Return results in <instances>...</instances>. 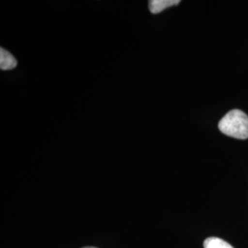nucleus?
Segmentation results:
<instances>
[{"instance_id": "f257e3e1", "label": "nucleus", "mask_w": 248, "mask_h": 248, "mask_svg": "<svg viewBox=\"0 0 248 248\" xmlns=\"http://www.w3.org/2000/svg\"><path fill=\"white\" fill-rule=\"evenodd\" d=\"M218 127L227 136L241 140L248 138V116L240 109H232L225 114Z\"/></svg>"}, {"instance_id": "f03ea898", "label": "nucleus", "mask_w": 248, "mask_h": 248, "mask_svg": "<svg viewBox=\"0 0 248 248\" xmlns=\"http://www.w3.org/2000/svg\"><path fill=\"white\" fill-rule=\"evenodd\" d=\"M179 3V0H151L149 2V9L151 13L158 14L168 8L177 6Z\"/></svg>"}, {"instance_id": "7ed1b4c3", "label": "nucleus", "mask_w": 248, "mask_h": 248, "mask_svg": "<svg viewBox=\"0 0 248 248\" xmlns=\"http://www.w3.org/2000/svg\"><path fill=\"white\" fill-rule=\"evenodd\" d=\"M15 57L4 48L0 49V68L1 70H11L17 66Z\"/></svg>"}, {"instance_id": "20e7f679", "label": "nucleus", "mask_w": 248, "mask_h": 248, "mask_svg": "<svg viewBox=\"0 0 248 248\" xmlns=\"http://www.w3.org/2000/svg\"><path fill=\"white\" fill-rule=\"evenodd\" d=\"M204 248H233L229 243L217 237H210L204 241Z\"/></svg>"}, {"instance_id": "39448f33", "label": "nucleus", "mask_w": 248, "mask_h": 248, "mask_svg": "<svg viewBox=\"0 0 248 248\" xmlns=\"http://www.w3.org/2000/svg\"><path fill=\"white\" fill-rule=\"evenodd\" d=\"M94 248V247H87V248Z\"/></svg>"}]
</instances>
